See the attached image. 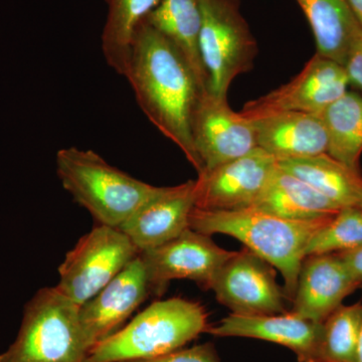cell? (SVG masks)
<instances>
[{
	"label": "cell",
	"mask_w": 362,
	"mask_h": 362,
	"mask_svg": "<svg viewBox=\"0 0 362 362\" xmlns=\"http://www.w3.org/2000/svg\"><path fill=\"white\" fill-rule=\"evenodd\" d=\"M359 207L362 209V202H361V204H359Z\"/></svg>",
	"instance_id": "4dcf8cb0"
},
{
	"label": "cell",
	"mask_w": 362,
	"mask_h": 362,
	"mask_svg": "<svg viewBox=\"0 0 362 362\" xmlns=\"http://www.w3.org/2000/svg\"><path fill=\"white\" fill-rule=\"evenodd\" d=\"M344 66L317 54L287 84L247 102L240 114L250 121L289 112L321 113L347 92Z\"/></svg>",
	"instance_id": "ba28073f"
},
{
	"label": "cell",
	"mask_w": 362,
	"mask_h": 362,
	"mask_svg": "<svg viewBox=\"0 0 362 362\" xmlns=\"http://www.w3.org/2000/svg\"><path fill=\"white\" fill-rule=\"evenodd\" d=\"M332 218L292 221L254 207L207 211L194 206L189 228L209 235L221 233L239 240L282 274L283 291L287 299L293 300L309 242Z\"/></svg>",
	"instance_id": "7a4b0ae2"
},
{
	"label": "cell",
	"mask_w": 362,
	"mask_h": 362,
	"mask_svg": "<svg viewBox=\"0 0 362 362\" xmlns=\"http://www.w3.org/2000/svg\"><path fill=\"white\" fill-rule=\"evenodd\" d=\"M216 300L238 315L286 313L274 267L245 247L223 264L211 283Z\"/></svg>",
	"instance_id": "30bf717a"
},
{
	"label": "cell",
	"mask_w": 362,
	"mask_h": 362,
	"mask_svg": "<svg viewBox=\"0 0 362 362\" xmlns=\"http://www.w3.org/2000/svg\"><path fill=\"white\" fill-rule=\"evenodd\" d=\"M194 206L195 180L164 187L160 194L138 209L119 230L129 238L138 252L154 249L189 228Z\"/></svg>",
	"instance_id": "2e32d148"
},
{
	"label": "cell",
	"mask_w": 362,
	"mask_h": 362,
	"mask_svg": "<svg viewBox=\"0 0 362 362\" xmlns=\"http://www.w3.org/2000/svg\"><path fill=\"white\" fill-rule=\"evenodd\" d=\"M124 77L145 116L180 147L199 175L202 166L192 141V120L207 92L177 47L146 21L136 33Z\"/></svg>",
	"instance_id": "6da1fadb"
},
{
	"label": "cell",
	"mask_w": 362,
	"mask_h": 362,
	"mask_svg": "<svg viewBox=\"0 0 362 362\" xmlns=\"http://www.w3.org/2000/svg\"><path fill=\"white\" fill-rule=\"evenodd\" d=\"M149 292L146 270L138 254L109 284L78 308L89 349L118 331Z\"/></svg>",
	"instance_id": "4fadbf2b"
},
{
	"label": "cell",
	"mask_w": 362,
	"mask_h": 362,
	"mask_svg": "<svg viewBox=\"0 0 362 362\" xmlns=\"http://www.w3.org/2000/svg\"><path fill=\"white\" fill-rule=\"evenodd\" d=\"M362 303L344 306L323 322L320 362H359Z\"/></svg>",
	"instance_id": "cb8c5ba5"
},
{
	"label": "cell",
	"mask_w": 362,
	"mask_h": 362,
	"mask_svg": "<svg viewBox=\"0 0 362 362\" xmlns=\"http://www.w3.org/2000/svg\"><path fill=\"white\" fill-rule=\"evenodd\" d=\"M235 252L218 247L211 235L188 228L175 239L140 252L139 257L146 270L150 291L160 295L175 279H187L204 289H211L216 274Z\"/></svg>",
	"instance_id": "9c48e42d"
},
{
	"label": "cell",
	"mask_w": 362,
	"mask_h": 362,
	"mask_svg": "<svg viewBox=\"0 0 362 362\" xmlns=\"http://www.w3.org/2000/svg\"><path fill=\"white\" fill-rule=\"evenodd\" d=\"M128 362H221L214 345L211 343L197 345L190 349H181L171 354L146 359Z\"/></svg>",
	"instance_id": "484cf974"
},
{
	"label": "cell",
	"mask_w": 362,
	"mask_h": 362,
	"mask_svg": "<svg viewBox=\"0 0 362 362\" xmlns=\"http://www.w3.org/2000/svg\"><path fill=\"white\" fill-rule=\"evenodd\" d=\"M340 257L359 285H362V247L354 251L340 252Z\"/></svg>",
	"instance_id": "83f0119b"
},
{
	"label": "cell",
	"mask_w": 362,
	"mask_h": 362,
	"mask_svg": "<svg viewBox=\"0 0 362 362\" xmlns=\"http://www.w3.org/2000/svg\"><path fill=\"white\" fill-rule=\"evenodd\" d=\"M328 136L327 153L349 168L361 171L362 96L347 90L321 112Z\"/></svg>",
	"instance_id": "603a6c76"
},
{
	"label": "cell",
	"mask_w": 362,
	"mask_h": 362,
	"mask_svg": "<svg viewBox=\"0 0 362 362\" xmlns=\"http://www.w3.org/2000/svg\"><path fill=\"white\" fill-rule=\"evenodd\" d=\"M209 325L202 305L181 298L154 302L129 324L98 343L85 362L146 361L182 349Z\"/></svg>",
	"instance_id": "277c9868"
},
{
	"label": "cell",
	"mask_w": 362,
	"mask_h": 362,
	"mask_svg": "<svg viewBox=\"0 0 362 362\" xmlns=\"http://www.w3.org/2000/svg\"><path fill=\"white\" fill-rule=\"evenodd\" d=\"M252 122L257 146L277 160L327 153V131L321 113L289 112Z\"/></svg>",
	"instance_id": "e0dca14e"
},
{
	"label": "cell",
	"mask_w": 362,
	"mask_h": 362,
	"mask_svg": "<svg viewBox=\"0 0 362 362\" xmlns=\"http://www.w3.org/2000/svg\"><path fill=\"white\" fill-rule=\"evenodd\" d=\"M362 247V209L342 207L322 228L313 235L306 249V257L340 254Z\"/></svg>",
	"instance_id": "d4e9b609"
},
{
	"label": "cell",
	"mask_w": 362,
	"mask_h": 362,
	"mask_svg": "<svg viewBox=\"0 0 362 362\" xmlns=\"http://www.w3.org/2000/svg\"><path fill=\"white\" fill-rule=\"evenodd\" d=\"M277 166L275 157L257 147L246 156L204 171L195 180V207L207 211L249 209Z\"/></svg>",
	"instance_id": "8fae6325"
},
{
	"label": "cell",
	"mask_w": 362,
	"mask_h": 362,
	"mask_svg": "<svg viewBox=\"0 0 362 362\" xmlns=\"http://www.w3.org/2000/svg\"><path fill=\"white\" fill-rule=\"evenodd\" d=\"M359 286L339 254L306 257L300 269L291 312L323 323Z\"/></svg>",
	"instance_id": "9a60e30c"
},
{
	"label": "cell",
	"mask_w": 362,
	"mask_h": 362,
	"mask_svg": "<svg viewBox=\"0 0 362 362\" xmlns=\"http://www.w3.org/2000/svg\"><path fill=\"white\" fill-rule=\"evenodd\" d=\"M347 1L362 28V0H347Z\"/></svg>",
	"instance_id": "f1b7e54d"
},
{
	"label": "cell",
	"mask_w": 362,
	"mask_h": 362,
	"mask_svg": "<svg viewBox=\"0 0 362 362\" xmlns=\"http://www.w3.org/2000/svg\"><path fill=\"white\" fill-rule=\"evenodd\" d=\"M192 133L202 166L201 173L246 156L258 147L252 121L233 111L226 98L209 92L202 94L197 105Z\"/></svg>",
	"instance_id": "7c38bea8"
},
{
	"label": "cell",
	"mask_w": 362,
	"mask_h": 362,
	"mask_svg": "<svg viewBox=\"0 0 362 362\" xmlns=\"http://www.w3.org/2000/svg\"><path fill=\"white\" fill-rule=\"evenodd\" d=\"M279 168L303 180L340 207L359 206L362 173L328 153L277 160Z\"/></svg>",
	"instance_id": "ffe728a7"
},
{
	"label": "cell",
	"mask_w": 362,
	"mask_h": 362,
	"mask_svg": "<svg viewBox=\"0 0 362 362\" xmlns=\"http://www.w3.org/2000/svg\"><path fill=\"white\" fill-rule=\"evenodd\" d=\"M146 21L177 47L194 71L202 89L209 92L206 71L199 54L202 25L199 0H160Z\"/></svg>",
	"instance_id": "44dd1931"
},
{
	"label": "cell",
	"mask_w": 362,
	"mask_h": 362,
	"mask_svg": "<svg viewBox=\"0 0 362 362\" xmlns=\"http://www.w3.org/2000/svg\"><path fill=\"white\" fill-rule=\"evenodd\" d=\"M315 37L317 54L344 65L362 42V28L347 0H296Z\"/></svg>",
	"instance_id": "ac0fdd59"
},
{
	"label": "cell",
	"mask_w": 362,
	"mask_h": 362,
	"mask_svg": "<svg viewBox=\"0 0 362 362\" xmlns=\"http://www.w3.org/2000/svg\"><path fill=\"white\" fill-rule=\"evenodd\" d=\"M138 254L137 247L122 230L95 226L66 254L59 268L56 288L81 306L109 284Z\"/></svg>",
	"instance_id": "52a82bcc"
},
{
	"label": "cell",
	"mask_w": 362,
	"mask_h": 362,
	"mask_svg": "<svg viewBox=\"0 0 362 362\" xmlns=\"http://www.w3.org/2000/svg\"><path fill=\"white\" fill-rule=\"evenodd\" d=\"M349 85L354 86L362 94V42L350 52L344 65Z\"/></svg>",
	"instance_id": "4316f807"
},
{
	"label": "cell",
	"mask_w": 362,
	"mask_h": 362,
	"mask_svg": "<svg viewBox=\"0 0 362 362\" xmlns=\"http://www.w3.org/2000/svg\"><path fill=\"white\" fill-rule=\"evenodd\" d=\"M78 305L54 288L26 305L20 332L0 362H85L89 354Z\"/></svg>",
	"instance_id": "5b68a950"
},
{
	"label": "cell",
	"mask_w": 362,
	"mask_h": 362,
	"mask_svg": "<svg viewBox=\"0 0 362 362\" xmlns=\"http://www.w3.org/2000/svg\"><path fill=\"white\" fill-rule=\"evenodd\" d=\"M218 337H244L264 340L287 347L299 362H320L323 323L307 320L292 313L275 315L230 314L206 331Z\"/></svg>",
	"instance_id": "5bb4252c"
},
{
	"label": "cell",
	"mask_w": 362,
	"mask_h": 362,
	"mask_svg": "<svg viewBox=\"0 0 362 362\" xmlns=\"http://www.w3.org/2000/svg\"><path fill=\"white\" fill-rule=\"evenodd\" d=\"M252 207L292 221L332 218L342 209L279 166Z\"/></svg>",
	"instance_id": "d6986e66"
},
{
	"label": "cell",
	"mask_w": 362,
	"mask_h": 362,
	"mask_svg": "<svg viewBox=\"0 0 362 362\" xmlns=\"http://www.w3.org/2000/svg\"><path fill=\"white\" fill-rule=\"evenodd\" d=\"M359 362H362V329L361 334V341H359Z\"/></svg>",
	"instance_id": "f546056e"
},
{
	"label": "cell",
	"mask_w": 362,
	"mask_h": 362,
	"mask_svg": "<svg viewBox=\"0 0 362 362\" xmlns=\"http://www.w3.org/2000/svg\"><path fill=\"white\" fill-rule=\"evenodd\" d=\"M199 54L207 90L226 98L233 80L254 66L258 45L240 11V0H199Z\"/></svg>",
	"instance_id": "8992f818"
},
{
	"label": "cell",
	"mask_w": 362,
	"mask_h": 362,
	"mask_svg": "<svg viewBox=\"0 0 362 362\" xmlns=\"http://www.w3.org/2000/svg\"><path fill=\"white\" fill-rule=\"evenodd\" d=\"M62 185L99 225L120 228L163 192L110 165L92 150L68 147L56 156Z\"/></svg>",
	"instance_id": "3957f363"
},
{
	"label": "cell",
	"mask_w": 362,
	"mask_h": 362,
	"mask_svg": "<svg viewBox=\"0 0 362 362\" xmlns=\"http://www.w3.org/2000/svg\"><path fill=\"white\" fill-rule=\"evenodd\" d=\"M159 4L160 0H107L101 49L107 65L118 75L125 76L138 28Z\"/></svg>",
	"instance_id": "7402d4cb"
}]
</instances>
